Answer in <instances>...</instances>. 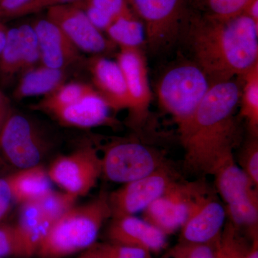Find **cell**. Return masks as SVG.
Segmentation results:
<instances>
[{
  "label": "cell",
  "instance_id": "cell-32",
  "mask_svg": "<svg viewBox=\"0 0 258 258\" xmlns=\"http://www.w3.org/2000/svg\"><path fill=\"white\" fill-rule=\"evenodd\" d=\"M240 167L258 188L257 137L252 136L240 153Z\"/></svg>",
  "mask_w": 258,
  "mask_h": 258
},
{
  "label": "cell",
  "instance_id": "cell-3",
  "mask_svg": "<svg viewBox=\"0 0 258 258\" xmlns=\"http://www.w3.org/2000/svg\"><path fill=\"white\" fill-rule=\"evenodd\" d=\"M111 217L106 193L100 194L84 205H74L52 225L36 255L64 258L87 250L96 243L102 226Z\"/></svg>",
  "mask_w": 258,
  "mask_h": 258
},
{
  "label": "cell",
  "instance_id": "cell-10",
  "mask_svg": "<svg viewBox=\"0 0 258 258\" xmlns=\"http://www.w3.org/2000/svg\"><path fill=\"white\" fill-rule=\"evenodd\" d=\"M173 177L169 168L165 166L146 177L123 184L108 195L111 217L133 216L143 212L174 181Z\"/></svg>",
  "mask_w": 258,
  "mask_h": 258
},
{
  "label": "cell",
  "instance_id": "cell-17",
  "mask_svg": "<svg viewBox=\"0 0 258 258\" xmlns=\"http://www.w3.org/2000/svg\"><path fill=\"white\" fill-rule=\"evenodd\" d=\"M111 108L98 92L85 97L69 106L47 113L60 124L79 128H90L111 123Z\"/></svg>",
  "mask_w": 258,
  "mask_h": 258
},
{
  "label": "cell",
  "instance_id": "cell-19",
  "mask_svg": "<svg viewBox=\"0 0 258 258\" xmlns=\"http://www.w3.org/2000/svg\"><path fill=\"white\" fill-rule=\"evenodd\" d=\"M212 175L215 176L217 191L227 206L257 194L258 188L236 164L234 155L225 158Z\"/></svg>",
  "mask_w": 258,
  "mask_h": 258
},
{
  "label": "cell",
  "instance_id": "cell-29",
  "mask_svg": "<svg viewBox=\"0 0 258 258\" xmlns=\"http://www.w3.org/2000/svg\"><path fill=\"white\" fill-rule=\"evenodd\" d=\"M78 198L64 191L51 190L35 201L42 213L55 223L60 217L74 206Z\"/></svg>",
  "mask_w": 258,
  "mask_h": 258
},
{
  "label": "cell",
  "instance_id": "cell-12",
  "mask_svg": "<svg viewBox=\"0 0 258 258\" xmlns=\"http://www.w3.org/2000/svg\"><path fill=\"white\" fill-rule=\"evenodd\" d=\"M116 61L123 72L128 90L131 121L139 124L147 118L152 99L147 59L142 49L120 48Z\"/></svg>",
  "mask_w": 258,
  "mask_h": 258
},
{
  "label": "cell",
  "instance_id": "cell-16",
  "mask_svg": "<svg viewBox=\"0 0 258 258\" xmlns=\"http://www.w3.org/2000/svg\"><path fill=\"white\" fill-rule=\"evenodd\" d=\"M107 235L110 242L150 253L159 252L166 247L167 236L143 218L134 215L113 219Z\"/></svg>",
  "mask_w": 258,
  "mask_h": 258
},
{
  "label": "cell",
  "instance_id": "cell-42",
  "mask_svg": "<svg viewBox=\"0 0 258 258\" xmlns=\"http://www.w3.org/2000/svg\"><path fill=\"white\" fill-rule=\"evenodd\" d=\"M6 118H2V117H0V128H1L2 125H3V123H4L5 120V119H6Z\"/></svg>",
  "mask_w": 258,
  "mask_h": 258
},
{
  "label": "cell",
  "instance_id": "cell-2",
  "mask_svg": "<svg viewBox=\"0 0 258 258\" xmlns=\"http://www.w3.org/2000/svg\"><path fill=\"white\" fill-rule=\"evenodd\" d=\"M240 92V85L234 79L211 83L189 123L179 134L188 170L212 175L225 158L233 155L240 138L235 114Z\"/></svg>",
  "mask_w": 258,
  "mask_h": 258
},
{
  "label": "cell",
  "instance_id": "cell-33",
  "mask_svg": "<svg viewBox=\"0 0 258 258\" xmlns=\"http://www.w3.org/2000/svg\"><path fill=\"white\" fill-rule=\"evenodd\" d=\"M22 258L21 244L16 226L0 224V257Z\"/></svg>",
  "mask_w": 258,
  "mask_h": 258
},
{
  "label": "cell",
  "instance_id": "cell-38",
  "mask_svg": "<svg viewBox=\"0 0 258 258\" xmlns=\"http://www.w3.org/2000/svg\"><path fill=\"white\" fill-rule=\"evenodd\" d=\"M10 113L9 100L0 91V117L6 118Z\"/></svg>",
  "mask_w": 258,
  "mask_h": 258
},
{
  "label": "cell",
  "instance_id": "cell-7",
  "mask_svg": "<svg viewBox=\"0 0 258 258\" xmlns=\"http://www.w3.org/2000/svg\"><path fill=\"white\" fill-rule=\"evenodd\" d=\"M208 192V186L203 181H173L144 210L143 219L165 235H170L182 227L197 200Z\"/></svg>",
  "mask_w": 258,
  "mask_h": 258
},
{
  "label": "cell",
  "instance_id": "cell-34",
  "mask_svg": "<svg viewBox=\"0 0 258 258\" xmlns=\"http://www.w3.org/2000/svg\"><path fill=\"white\" fill-rule=\"evenodd\" d=\"M79 0H30L13 14L12 18L25 16L58 5L74 4Z\"/></svg>",
  "mask_w": 258,
  "mask_h": 258
},
{
  "label": "cell",
  "instance_id": "cell-8",
  "mask_svg": "<svg viewBox=\"0 0 258 258\" xmlns=\"http://www.w3.org/2000/svg\"><path fill=\"white\" fill-rule=\"evenodd\" d=\"M47 171L52 182L64 192L76 198L85 196L102 174L101 157L92 146H85L56 158Z\"/></svg>",
  "mask_w": 258,
  "mask_h": 258
},
{
  "label": "cell",
  "instance_id": "cell-25",
  "mask_svg": "<svg viewBox=\"0 0 258 258\" xmlns=\"http://www.w3.org/2000/svg\"><path fill=\"white\" fill-rule=\"evenodd\" d=\"M240 115L247 120L251 136L258 134V62L242 76Z\"/></svg>",
  "mask_w": 258,
  "mask_h": 258
},
{
  "label": "cell",
  "instance_id": "cell-35",
  "mask_svg": "<svg viewBox=\"0 0 258 258\" xmlns=\"http://www.w3.org/2000/svg\"><path fill=\"white\" fill-rule=\"evenodd\" d=\"M14 202L13 194L7 178H0V224L6 217Z\"/></svg>",
  "mask_w": 258,
  "mask_h": 258
},
{
  "label": "cell",
  "instance_id": "cell-26",
  "mask_svg": "<svg viewBox=\"0 0 258 258\" xmlns=\"http://www.w3.org/2000/svg\"><path fill=\"white\" fill-rule=\"evenodd\" d=\"M254 247L241 234L240 228L229 221L216 241L214 258H248Z\"/></svg>",
  "mask_w": 258,
  "mask_h": 258
},
{
  "label": "cell",
  "instance_id": "cell-1",
  "mask_svg": "<svg viewBox=\"0 0 258 258\" xmlns=\"http://www.w3.org/2000/svg\"><path fill=\"white\" fill-rule=\"evenodd\" d=\"M181 41L211 83L242 77L258 62V25L244 13L220 20L195 10Z\"/></svg>",
  "mask_w": 258,
  "mask_h": 258
},
{
  "label": "cell",
  "instance_id": "cell-27",
  "mask_svg": "<svg viewBox=\"0 0 258 258\" xmlns=\"http://www.w3.org/2000/svg\"><path fill=\"white\" fill-rule=\"evenodd\" d=\"M25 51L18 28L8 30L4 48L0 54V74L5 78L13 77L23 72Z\"/></svg>",
  "mask_w": 258,
  "mask_h": 258
},
{
  "label": "cell",
  "instance_id": "cell-22",
  "mask_svg": "<svg viewBox=\"0 0 258 258\" xmlns=\"http://www.w3.org/2000/svg\"><path fill=\"white\" fill-rule=\"evenodd\" d=\"M74 5L101 32L106 31L117 19L136 14L132 0H79Z\"/></svg>",
  "mask_w": 258,
  "mask_h": 258
},
{
  "label": "cell",
  "instance_id": "cell-20",
  "mask_svg": "<svg viewBox=\"0 0 258 258\" xmlns=\"http://www.w3.org/2000/svg\"><path fill=\"white\" fill-rule=\"evenodd\" d=\"M6 178L14 202L20 205L37 201L52 190L48 173L40 164L20 169Z\"/></svg>",
  "mask_w": 258,
  "mask_h": 258
},
{
  "label": "cell",
  "instance_id": "cell-15",
  "mask_svg": "<svg viewBox=\"0 0 258 258\" xmlns=\"http://www.w3.org/2000/svg\"><path fill=\"white\" fill-rule=\"evenodd\" d=\"M88 62L93 87L105 100L111 111H128L130 100L128 90L117 61L102 55H95Z\"/></svg>",
  "mask_w": 258,
  "mask_h": 258
},
{
  "label": "cell",
  "instance_id": "cell-28",
  "mask_svg": "<svg viewBox=\"0 0 258 258\" xmlns=\"http://www.w3.org/2000/svg\"><path fill=\"white\" fill-rule=\"evenodd\" d=\"M252 0H191L194 9L208 18L229 19L243 14Z\"/></svg>",
  "mask_w": 258,
  "mask_h": 258
},
{
  "label": "cell",
  "instance_id": "cell-13",
  "mask_svg": "<svg viewBox=\"0 0 258 258\" xmlns=\"http://www.w3.org/2000/svg\"><path fill=\"white\" fill-rule=\"evenodd\" d=\"M225 208L209 192L197 200L184 225L181 241L191 243H214L225 225Z\"/></svg>",
  "mask_w": 258,
  "mask_h": 258
},
{
  "label": "cell",
  "instance_id": "cell-9",
  "mask_svg": "<svg viewBox=\"0 0 258 258\" xmlns=\"http://www.w3.org/2000/svg\"><path fill=\"white\" fill-rule=\"evenodd\" d=\"M45 146L41 134L28 118L10 113L0 128V150L10 164L20 169L39 165Z\"/></svg>",
  "mask_w": 258,
  "mask_h": 258
},
{
  "label": "cell",
  "instance_id": "cell-24",
  "mask_svg": "<svg viewBox=\"0 0 258 258\" xmlns=\"http://www.w3.org/2000/svg\"><path fill=\"white\" fill-rule=\"evenodd\" d=\"M96 92L93 86L87 83H64L53 92L47 95L37 104L34 105L32 108L47 114L53 110L69 106Z\"/></svg>",
  "mask_w": 258,
  "mask_h": 258
},
{
  "label": "cell",
  "instance_id": "cell-36",
  "mask_svg": "<svg viewBox=\"0 0 258 258\" xmlns=\"http://www.w3.org/2000/svg\"><path fill=\"white\" fill-rule=\"evenodd\" d=\"M30 0H0V17L11 18Z\"/></svg>",
  "mask_w": 258,
  "mask_h": 258
},
{
  "label": "cell",
  "instance_id": "cell-39",
  "mask_svg": "<svg viewBox=\"0 0 258 258\" xmlns=\"http://www.w3.org/2000/svg\"><path fill=\"white\" fill-rule=\"evenodd\" d=\"M7 32L8 30L5 28L3 24L0 23V54L4 48L5 42H6Z\"/></svg>",
  "mask_w": 258,
  "mask_h": 258
},
{
  "label": "cell",
  "instance_id": "cell-37",
  "mask_svg": "<svg viewBox=\"0 0 258 258\" xmlns=\"http://www.w3.org/2000/svg\"><path fill=\"white\" fill-rule=\"evenodd\" d=\"M244 14L258 25V0H252L244 10Z\"/></svg>",
  "mask_w": 258,
  "mask_h": 258
},
{
  "label": "cell",
  "instance_id": "cell-14",
  "mask_svg": "<svg viewBox=\"0 0 258 258\" xmlns=\"http://www.w3.org/2000/svg\"><path fill=\"white\" fill-rule=\"evenodd\" d=\"M40 48V62L53 69L64 70L81 59L80 50L57 25L49 19L31 24Z\"/></svg>",
  "mask_w": 258,
  "mask_h": 258
},
{
  "label": "cell",
  "instance_id": "cell-11",
  "mask_svg": "<svg viewBox=\"0 0 258 258\" xmlns=\"http://www.w3.org/2000/svg\"><path fill=\"white\" fill-rule=\"evenodd\" d=\"M47 18L57 25L80 51L101 55L115 49V44L93 25L83 10L74 4L49 8Z\"/></svg>",
  "mask_w": 258,
  "mask_h": 258
},
{
  "label": "cell",
  "instance_id": "cell-18",
  "mask_svg": "<svg viewBox=\"0 0 258 258\" xmlns=\"http://www.w3.org/2000/svg\"><path fill=\"white\" fill-rule=\"evenodd\" d=\"M50 221L35 202L21 205L16 226L22 249V258L36 255L40 244L48 235Z\"/></svg>",
  "mask_w": 258,
  "mask_h": 258
},
{
  "label": "cell",
  "instance_id": "cell-40",
  "mask_svg": "<svg viewBox=\"0 0 258 258\" xmlns=\"http://www.w3.org/2000/svg\"><path fill=\"white\" fill-rule=\"evenodd\" d=\"M248 258H258V252L257 247H254L253 250L252 251Z\"/></svg>",
  "mask_w": 258,
  "mask_h": 258
},
{
  "label": "cell",
  "instance_id": "cell-23",
  "mask_svg": "<svg viewBox=\"0 0 258 258\" xmlns=\"http://www.w3.org/2000/svg\"><path fill=\"white\" fill-rule=\"evenodd\" d=\"M105 32L120 48L142 49L146 45L145 28L137 14L117 19Z\"/></svg>",
  "mask_w": 258,
  "mask_h": 258
},
{
  "label": "cell",
  "instance_id": "cell-31",
  "mask_svg": "<svg viewBox=\"0 0 258 258\" xmlns=\"http://www.w3.org/2000/svg\"><path fill=\"white\" fill-rule=\"evenodd\" d=\"M215 243L216 242L198 244L181 241L169 249L163 258H214Z\"/></svg>",
  "mask_w": 258,
  "mask_h": 258
},
{
  "label": "cell",
  "instance_id": "cell-6",
  "mask_svg": "<svg viewBox=\"0 0 258 258\" xmlns=\"http://www.w3.org/2000/svg\"><path fill=\"white\" fill-rule=\"evenodd\" d=\"M152 148L135 141H117L107 146L101 157L102 174L110 181L126 184L165 167Z\"/></svg>",
  "mask_w": 258,
  "mask_h": 258
},
{
  "label": "cell",
  "instance_id": "cell-30",
  "mask_svg": "<svg viewBox=\"0 0 258 258\" xmlns=\"http://www.w3.org/2000/svg\"><path fill=\"white\" fill-rule=\"evenodd\" d=\"M93 258H152L150 252L113 242H96L86 250Z\"/></svg>",
  "mask_w": 258,
  "mask_h": 258
},
{
  "label": "cell",
  "instance_id": "cell-5",
  "mask_svg": "<svg viewBox=\"0 0 258 258\" xmlns=\"http://www.w3.org/2000/svg\"><path fill=\"white\" fill-rule=\"evenodd\" d=\"M145 28L146 45L154 52L167 51L179 42L195 12L191 0H132Z\"/></svg>",
  "mask_w": 258,
  "mask_h": 258
},
{
  "label": "cell",
  "instance_id": "cell-43",
  "mask_svg": "<svg viewBox=\"0 0 258 258\" xmlns=\"http://www.w3.org/2000/svg\"><path fill=\"white\" fill-rule=\"evenodd\" d=\"M0 258H1V257H0Z\"/></svg>",
  "mask_w": 258,
  "mask_h": 258
},
{
  "label": "cell",
  "instance_id": "cell-21",
  "mask_svg": "<svg viewBox=\"0 0 258 258\" xmlns=\"http://www.w3.org/2000/svg\"><path fill=\"white\" fill-rule=\"evenodd\" d=\"M64 70L53 69L42 64L23 72L15 90L18 100L28 97L47 96L66 83Z\"/></svg>",
  "mask_w": 258,
  "mask_h": 258
},
{
  "label": "cell",
  "instance_id": "cell-41",
  "mask_svg": "<svg viewBox=\"0 0 258 258\" xmlns=\"http://www.w3.org/2000/svg\"><path fill=\"white\" fill-rule=\"evenodd\" d=\"M79 258H93L91 254H88L87 252H85Z\"/></svg>",
  "mask_w": 258,
  "mask_h": 258
},
{
  "label": "cell",
  "instance_id": "cell-4",
  "mask_svg": "<svg viewBox=\"0 0 258 258\" xmlns=\"http://www.w3.org/2000/svg\"><path fill=\"white\" fill-rule=\"evenodd\" d=\"M210 86L208 76L191 60L174 64L161 75L156 89L158 101L172 117L179 134L189 123Z\"/></svg>",
  "mask_w": 258,
  "mask_h": 258
}]
</instances>
